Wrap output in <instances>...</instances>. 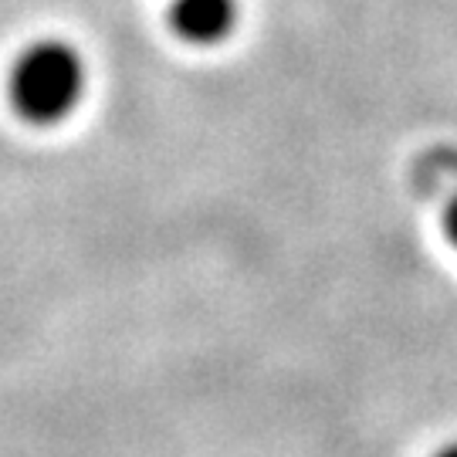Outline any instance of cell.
<instances>
[{"label":"cell","mask_w":457,"mask_h":457,"mask_svg":"<svg viewBox=\"0 0 457 457\" xmlns=\"http://www.w3.org/2000/svg\"><path fill=\"white\" fill-rule=\"evenodd\" d=\"M14 112L31 126H58L85 96V62L68 41L45 37L21 51L7 75Z\"/></svg>","instance_id":"1"},{"label":"cell","mask_w":457,"mask_h":457,"mask_svg":"<svg viewBox=\"0 0 457 457\" xmlns=\"http://www.w3.org/2000/svg\"><path fill=\"white\" fill-rule=\"evenodd\" d=\"M170 21L183 41L217 45L228 37L237 21V4L234 0H173Z\"/></svg>","instance_id":"2"},{"label":"cell","mask_w":457,"mask_h":457,"mask_svg":"<svg viewBox=\"0 0 457 457\" xmlns=\"http://www.w3.org/2000/svg\"><path fill=\"white\" fill-rule=\"evenodd\" d=\"M444 228H447V237L457 245V190L447 200V213H444Z\"/></svg>","instance_id":"3"},{"label":"cell","mask_w":457,"mask_h":457,"mask_svg":"<svg viewBox=\"0 0 457 457\" xmlns=\"http://www.w3.org/2000/svg\"><path fill=\"white\" fill-rule=\"evenodd\" d=\"M434 457H457V444H447V447H441Z\"/></svg>","instance_id":"4"}]
</instances>
